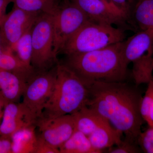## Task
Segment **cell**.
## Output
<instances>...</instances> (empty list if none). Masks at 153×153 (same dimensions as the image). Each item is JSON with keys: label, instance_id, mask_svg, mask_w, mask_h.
<instances>
[{"label": "cell", "instance_id": "obj_1", "mask_svg": "<svg viewBox=\"0 0 153 153\" xmlns=\"http://www.w3.org/2000/svg\"><path fill=\"white\" fill-rule=\"evenodd\" d=\"M137 86L124 82H91L87 106L123 133L126 140L137 145L144 121L140 109L142 96Z\"/></svg>", "mask_w": 153, "mask_h": 153}, {"label": "cell", "instance_id": "obj_2", "mask_svg": "<svg viewBox=\"0 0 153 153\" xmlns=\"http://www.w3.org/2000/svg\"><path fill=\"white\" fill-rule=\"evenodd\" d=\"M123 41L91 52L67 55L64 64L87 85L94 81L124 82L128 65L123 56Z\"/></svg>", "mask_w": 153, "mask_h": 153}, {"label": "cell", "instance_id": "obj_3", "mask_svg": "<svg viewBox=\"0 0 153 153\" xmlns=\"http://www.w3.org/2000/svg\"><path fill=\"white\" fill-rule=\"evenodd\" d=\"M56 68L54 89L41 117L72 114L87 105L89 95L87 85L65 64L58 63Z\"/></svg>", "mask_w": 153, "mask_h": 153}, {"label": "cell", "instance_id": "obj_4", "mask_svg": "<svg viewBox=\"0 0 153 153\" xmlns=\"http://www.w3.org/2000/svg\"><path fill=\"white\" fill-rule=\"evenodd\" d=\"M125 38L123 29L89 21L67 41L62 52L67 56L91 52L122 42Z\"/></svg>", "mask_w": 153, "mask_h": 153}, {"label": "cell", "instance_id": "obj_5", "mask_svg": "<svg viewBox=\"0 0 153 153\" xmlns=\"http://www.w3.org/2000/svg\"><path fill=\"white\" fill-rule=\"evenodd\" d=\"M31 65L36 71L50 70L57 61L53 50V14L41 13L31 30Z\"/></svg>", "mask_w": 153, "mask_h": 153}, {"label": "cell", "instance_id": "obj_6", "mask_svg": "<svg viewBox=\"0 0 153 153\" xmlns=\"http://www.w3.org/2000/svg\"><path fill=\"white\" fill-rule=\"evenodd\" d=\"M89 21L87 15L70 0L59 4L53 14V50L56 57L71 36Z\"/></svg>", "mask_w": 153, "mask_h": 153}, {"label": "cell", "instance_id": "obj_7", "mask_svg": "<svg viewBox=\"0 0 153 153\" xmlns=\"http://www.w3.org/2000/svg\"><path fill=\"white\" fill-rule=\"evenodd\" d=\"M56 78L55 67L48 71H36L26 82L22 103L36 120L42 116L45 105L51 97Z\"/></svg>", "mask_w": 153, "mask_h": 153}, {"label": "cell", "instance_id": "obj_8", "mask_svg": "<svg viewBox=\"0 0 153 153\" xmlns=\"http://www.w3.org/2000/svg\"><path fill=\"white\" fill-rule=\"evenodd\" d=\"M30 13L13 7L0 25V45L15 52L20 38L33 27L40 14Z\"/></svg>", "mask_w": 153, "mask_h": 153}, {"label": "cell", "instance_id": "obj_9", "mask_svg": "<svg viewBox=\"0 0 153 153\" xmlns=\"http://www.w3.org/2000/svg\"><path fill=\"white\" fill-rule=\"evenodd\" d=\"M36 126L38 135L50 146L57 149L76 130L71 114L52 117H41L37 120Z\"/></svg>", "mask_w": 153, "mask_h": 153}, {"label": "cell", "instance_id": "obj_10", "mask_svg": "<svg viewBox=\"0 0 153 153\" xmlns=\"http://www.w3.org/2000/svg\"><path fill=\"white\" fill-rule=\"evenodd\" d=\"M79 7L92 22L111 25H121L129 15L101 0H70Z\"/></svg>", "mask_w": 153, "mask_h": 153}, {"label": "cell", "instance_id": "obj_11", "mask_svg": "<svg viewBox=\"0 0 153 153\" xmlns=\"http://www.w3.org/2000/svg\"><path fill=\"white\" fill-rule=\"evenodd\" d=\"M36 121L22 102H7L0 124V136L11 138L21 129L36 126Z\"/></svg>", "mask_w": 153, "mask_h": 153}, {"label": "cell", "instance_id": "obj_12", "mask_svg": "<svg viewBox=\"0 0 153 153\" xmlns=\"http://www.w3.org/2000/svg\"><path fill=\"white\" fill-rule=\"evenodd\" d=\"M153 49V32L149 30L140 32L123 41L122 54L128 65L143 57Z\"/></svg>", "mask_w": 153, "mask_h": 153}, {"label": "cell", "instance_id": "obj_13", "mask_svg": "<svg viewBox=\"0 0 153 153\" xmlns=\"http://www.w3.org/2000/svg\"><path fill=\"white\" fill-rule=\"evenodd\" d=\"M26 82L17 74L0 68V95L6 103L19 101L23 96Z\"/></svg>", "mask_w": 153, "mask_h": 153}, {"label": "cell", "instance_id": "obj_14", "mask_svg": "<svg viewBox=\"0 0 153 153\" xmlns=\"http://www.w3.org/2000/svg\"><path fill=\"white\" fill-rule=\"evenodd\" d=\"M123 135L109 121H107L88 137L94 149L100 153L105 149L119 144L122 140Z\"/></svg>", "mask_w": 153, "mask_h": 153}, {"label": "cell", "instance_id": "obj_15", "mask_svg": "<svg viewBox=\"0 0 153 153\" xmlns=\"http://www.w3.org/2000/svg\"><path fill=\"white\" fill-rule=\"evenodd\" d=\"M71 114L74 119L76 129L87 136L108 121L87 105Z\"/></svg>", "mask_w": 153, "mask_h": 153}, {"label": "cell", "instance_id": "obj_16", "mask_svg": "<svg viewBox=\"0 0 153 153\" xmlns=\"http://www.w3.org/2000/svg\"><path fill=\"white\" fill-rule=\"evenodd\" d=\"M36 125L21 129L11 137L13 153H35L37 140Z\"/></svg>", "mask_w": 153, "mask_h": 153}, {"label": "cell", "instance_id": "obj_17", "mask_svg": "<svg viewBox=\"0 0 153 153\" xmlns=\"http://www.w3.org/2000/svg\"><path fill=\"white\" fill-rule=\"evenodd\" d=\"M14 53L0 45V68L13 72L27 82L36 71L25 65Z\"/></svg>", "mask_w": 153, "mask_h": 153}, {"label": "cell", "instance_id": "obj_18", "mask_svg": "<svg viewBox=\"0 0 153 153\" xmlns=\"http://www.w3.org/2000/svg\"><path fill=\"white\" fill-rule=\"evenodd\" d=\"M132 63V76L136 85L148 84L153 76V49Z\"/></svg>", "mask_w": 153, "mask_h": 153}, {"label": "cell", "instance_id": "obj_19", "mask_svg": "<svg viewBox=\"0 0 153 153\" xmlns=\"http://www.w3.org/2000/svg\"><path fill=\"white\" fill-rule=\"evenodd\" d=\"M59 149L60 153H99L91 146L87 136L76 129Z\"/></svg>", "mask_w": 153, "mask_h": 153}, {"label": "cell", "instance_id": "obj_20", "mask_svg": "<svg viewBox=\"0 0 153 153\" xmlns=\"http://www.w3.org/2000/svg\"><path fill=\"white\" fill-rule=\"evenodd\" d=\"M134 10L135 21L140 30L153 32V0H136Z\"/></svg>", "mask_w": 153, "mask_h": 153}, {"label": "cell", "instance_id": "obj_21", "mask_svg": "<svg viewBox=\"0 0 153 153\" xmlns=\"http://www.w3.org/2000/svg\"><path fill=\"white\" fill-rule=\"evenodd\" d=\"M13 7L30 13L53 14L59 6V0H12Z\"/></svg>", "mask_w": 153, "mask_h": 153}, {"label": "cell", "instance_id": "obj_22", "mask_svg": "<svg viewBox=\"0 0 153 153\" xmlns=\"http://www.w3.org/2000/svg\"><path fill=\"white\" fill-rule=\"evenodd\" d=\"M32 27L19 39L16 45L15 52H16V55L22 63L29 68L33 69L31 65L32 55L31 30Z\"/></svg>", "mask_w": 153, "mask_h": 153}, {"label": "cell", "instance_id": "obj_23", "mask_svg": "<svg viewBox=\"0 0 153 153\" xmlns=\"http://www.w3.org/2000/svg\"><path fill=\"white\" fill-rule=\"evenodd\" d=\"M142 152L146 153H153V127L149 128L141 131L137 140Z\"/></svg>", "mask_w": 153, "mask_h": 153}, {"label": "cell", "instance_id": "obj_24", "mask_svg": "<svg viewBox=\"0 0 153 153\" xmlns=\"http://www.w3.org/2000/svg\"><path fill=\"white\" fill-rule=\"evenodd\" d=\"M107 152L109 153H137L141 152L142 151L138 145L125 140L108 149Z\"/></svg>", "mask_w": 153, "mask_h": 153}, {"label": "cell", "instance_id": "obj_25", "mask_svg": "<svg viewBox=\"0 0 153 153\" xmlns=\"http://www.w3.org/2000/svg\"><path fill=\"white\" fill-rule=\"evenodd\" d=\"M35 153H60V152L59 149L50 146L37 134V140Z\"/></svg>", "mask_w": 153, "mask_h": 153}, {"label": "cell", "instance_id": "obj_26", "mask_svg": "<svg viewBox=\"0 0 153 153\" xmlns=\"http://www.w3.org/2000/svg\"><path fill=\"white\" fill-rule=\"evenodd\" d=\"M0 153H13L10 137L0 136Z\"/></svg>", "mask_w": 153, "mask_h": 153}, {"label": "cell", "instance_id": "obj_27", "mask_svg": "<svg viewBox=\"0 0 153 153\" xmlns=\"http://www.w3.org/2000/svg\"><path fill=\"white\" fill-rule=\"evenodd\" d=\"M115 6L124 11L126 13L129 15L130 7L131 4L128 0H109Z\"/></svg>", "mask_w": 153, "mask_h": 153}, {"label": "cell", "instance_id": "obj_28", "mask_svg": "<svg viewBox=\"0 0 153 153\" xmlns=\"http://www.w3.org/2000/svg\"><path fill=\"white\" fill-rule=\"evenodd\" d=\"M10 3L12 0H0V25L7 15V7Z\"/></svg>", "mask_w": 153, "mask_h": 153}, {"label": "cell", "instance_id": "obj_29", "mask_svg": "<svg viewBox=\"0 0 153 153\" xmlns=\"http://www.w3.org/2000/svg\"><path fill=\"white\" fill-rule=\"evenodd\" d=\"M5 104V101L3 97L0 95V124L2 118L3 111H4V107Z\"/></svg>", "mask_w": 153, "mask_h": 153}, {"label": "cell", "instance_id": "obj_30", "mask_svg": "<svg viewBox=\"0 0 153 153\" xmlns=\"http://www.w3.org/2000/svg\"><path fill=\"white\" fill-rule=\"evenodd\" d=\"M101 1H102L104 2L105 3H106V4L109 5L110 6H113V7H117L116 6H115L113 3H111L109 0H101Z\"/></svg>", "mask_w": 153, "mask_h": 153}, {"label": "cell", "instance_id": "obj_31", "mask_svg": "<svg viewBox=\"0 0 153 153\" xmlns=\"http://www.w3.org/2000/svg\"><path fill=\"white\" fill-rule=\"evenodd\" d=\"M136 1V0H128L129 2L131 5L132 4H133V3H135V2Z\"/></svg>", "mask_w": 153, "mask_h": 153}]
</instances>
